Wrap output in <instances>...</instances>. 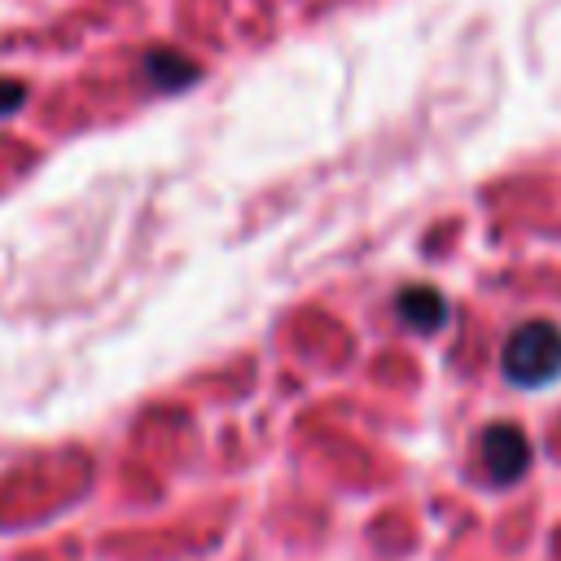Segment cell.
I'll list each match as a JSON object with an SVG mask.
<instances>
[{
  "mask_svg": "<svg viewBox=\"0 0 561 561\" xmlns=\"http://www.w3.org/2000/svg\"><path fill=\"white\" fill-rule=\"evenodd\" d=\"M500 368L513 386L522 390H539L548 381L561 377V329L552 320H526L508 333Z\"/></svg>",
  "mask_w": 561,
  "mask_h": 561,
  "instance_id": "cell-1",
  "label": "cell"
},
{
  "mask_svg": "<svg viewBox=\"0 0 561 561\" xmlns=\"http://www.w3.org/2000/svg\"><path fill=\"white\" fill-rule=\"evenodd\" d=\"M482 469L495 486H513L530 469V438L517 425L495 421L491 430H482Z\"/></svg>",
  "mask_w": 561,
  "mask_h": 561,
  "instance_id": "cell-2",
  "label": "cell"
},
{
  "mask_svg": "<svg viewBox=\"0 0 561 561\" xmlns=\"http://www.w3.org/2000/svg\"><path fill=\"white\" fill-rule=\"evenodd\" d=\"M140 70H145V79L158 92H184V88H193L202 79V66L193 57L175 53V48H149L145 61H140Z\"/></svg>",
  "mask_w": 561,
  "mask_h": 561,
  "instance_id": "cell-3",
  "label": "cell"
},
{
  "mask_svg": "<svg viewBox=\"0 0 561 561\" xmlns=\"http://www.w3.org/2000/svg\"><path fill=\"white\" fill-rule=\"evenodd\" d=\"M394 316L408 324V329H421V333H438L447 324V298L434 289V285H412L394 298Z\"/></svg>",
  "mask_w": 561,
  "mask_h": 561,
  "instance_id": "cell-4",
  "label": "cell"
},
{
  "mask_svg": "<svg viewBox=\"0 0 561 561\" xmlns=\"http://www.w3.org/2000/svg\"><path fill=\"white\" fill-rule=\"evenodd\" d=\"M22 101H26V83H18V79H4V75H0V118L18 114V110H22Z\"/></svg>",
  "mask_w": 561,
  "mask_h": 561,
  "instance_id": "cell-5",
  "label": "cell"
}]
</instances>
